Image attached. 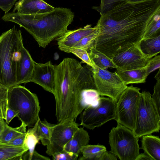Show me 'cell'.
Returning <instances> with one entry per match:
<instances>
[{"label":"cell","instance_id":"cell-1","mask_svg":"<svg viewBox=\"0 0 160 160\" xmlns=\"http://www.w3.org/2000/svg\"><path fill=\"white\" fill-rule=\"evenodd\" d=\"M160 11V0L123 2L101 15L96 26L93 47L111 59L140 43L154 15Z\"/></svg>","mask_w":160,"mask_h":160},{"label":"cell","instance_id":"cell-2","mask_svg":"<svg viewBox=\"0 0 160 160\" xmlns=\"http://www.w3.org/2000/svg\"><path fill=\"white\" fill-rule=\"evenodd\" d=\"M55 65V115L58 122L75 121L88 105L85 93L96 89L92 67L73 58Z\"/></svg>","mask_w":160,"mask_h":160},{"label":"cell","instance_id":"cell-3","mask_svg":"<svg viewBox=\"0 0 160 160\" xmlns=\"http://www.w3.org/2000/svg\"><path fill=\"white\" fill-rule=\"evenodd\" d=\"M74 17V13L71 9L57 8L52 11L39 14L8 12L2 19L23 27L32 36L40 47L45 48L68 30L67 27L73 22Z\"/></svg>","mask_w":160,"mask_h":160},{"label":"cell","instance_id":"cell-4","mask_svg":"<svg viewBox=\"0 0 160 160\" xmlns=\"http://www.w3.org/2000/svg\"><path fill=\"white\" fill-rule=\"evenodd\" d=\"M24 47L22 32L14 26L0 36V83L8 89L19 85V68Z\"/></svg>","mask_w":160,"mask_h":160},{"label":"cell","instance_id":"cell-5","mask_svg":"<svg viewBox=\"0 0 160 160\" xmlns=\"http://www.w3.org/2000/svg\"><path fill=\"white\" fill-rule=\"evenodd\" d=\"M7 106L17 112V117L28 128L33 127L40 119L38 97L24 86L19 84L8 89Z\"/></svg>","mask_w":160,"mask_h":160},{"label":"cell","instance_id":"cell-6","mask_svg":"<svg viewBox=\"0 0 160 160\" xmlns=\"http://www.w3.org/2000/svg\"><path fill=\"white\" fill-rule=\"evenodd\" d=\"M149 92H141L134 128L132 131L138 138L159 132L160 112Z\"/></svg>","mask_w":160,"mask_h":160},{"label":"cell","instance_id":"cell-7","mask_svg":"<svg viewBox=\"0 0 160 160\" xmlns=\"http://www.w3.org/2000/svg\"><path fill=\"white\" fill-rule=\"evenodd\" d=\"M110 152L120 160H136L139 154V138L132 130L118 123L109 133Z\"/></svg>","mask_w":160,"mask_h":160},{"label":"cell","instance_id":"cell-8","mask_svg":"<svg viewBox=\"0 0 160 160\" xmlns=\"http://www.w3.org/2000/svg\"><path fill=\"white\" fill-rule=\"evenodd\" d=\"M140 89L132 85L128 86L116 103L115 120L132 130L135 125Z\"/></svg>","mask_w":160,"mask_h":160},{"label":"cell","instance_id":"cell-9","mask_svg":"<svg viewBox=\"0 0 160 160\" xmlns=\"http://www.w3.org/2000/svg\"><path fill=\"white\" fill-rule=\"evenodd\" d=\"M116 103L109 97H100L97 105L87 107L80 114L79 125L93 130L108 121L115 120Z\"/></svg>","mask_w":160,"mask_h":160},{"label":"cell","instance_id":"cell-10","mask_svg":"<svg viewBox=\"0 0 160 160\" xmlns=\"http://www.w3.org/2000/svg\"><path fill=\"white\" fill-rule=\"evenodd\" d=\"M92 69L96 90L100 95L107 96L117 103L127 86L115 72H111L96 65Z\"/></svg>","mask_w":160,"mask_h":160},{"label":"cell","instance_id":"cell-11","mask_svg":"<svg viewBox=\"0 0 160 160\" xmlns=\"http://www.w3.org/2000/svg\"><path fill=\"white\" fill-rule=\"evenodd\" d=\"M79 125L75 121H63L53 124L46 153L52 156L62 151L64 146L78 129Z\"/></svg>","mask_w":160,"mask_h":160},{"label":"cell","instance_id":"cell-12","mask_svg":"<svg viewBox=\"0 0 160 160\" xmlns=\"http://www.w3.org/2000/svg\"><path fill=\"white\" fill-rule=\"evenodd\" d=\"M139 43L133 45L111 59L116 66L117 70L125 71L138 69L144 68L147 65L152 58L142 52Z\"/></svg>","mask_w":160,"mask_h":160},{"label":"cell","instance_id":"cell-13","mask_svg":"<svg viewBox=\"0 0 160 160\" xmlns=\"http://www.w3.org/2000/svg\"><path fill=\"white\" fill-rule=\"evenodd\" d=\"M55 65L49 61L44 63L35 62L31 82L53 94L55 91Z\"/></svg>","mask_w":160,"mask_h":160},{"label":"cell","instance_id":"cell-14","mask_svg":"<svg viewBox=\"0 0 160 160\" xmlns=\"http://www.w3.org/2000/svg\"><path fill=\"white\" fill-rule=\"evenodd\" d=\"M97 29L96 26L92 28L91 25H87L76 30H68L62 35L56 38L58 48L62 51L69 53V51L77 43Z\"/></svg>","mask_w":160,"mask_h":160},{"label":"cell","instance_id":"cell-15","mask_svg":"<svg viewBox=\"0 0 160 160\" xmlns=\"http://www.w3.org/2000/svg\"><path fill=\"white\" fill-rule=\"evenodd\" d=\"M55 8L43 0H19L15 3L13 12L24 14H39L52 11Z\"/></svg>","mask_w":160,"mask_h":160},{"label":"cell","instance_id":"cell-16","mask_svg":"<svg viewBox=\"0 0 160 160\" xmlns=\"http://www.w3.org/2000/svg\"><path fill=\"white\" fill-rule=\"evenodd\" d=\"M35 63L29 52L24 47L18 70V84L31 82Z\"/></svg>","mask_w":160,"mask_h":160},{"label":"cell","instance_id":"cell-17","mask_svg":"<svg viewBox=\"0 0 160 160\" xmlns=\"http://www.w3.org/2000/svg\"><path fill=\"white\" fill-rule=\"evenodd\" d=\"M89 140V136L87 131L83 128H79L64 146L63 150L79 156L81 153L82 147L88 145Z\"/></svg>","mask_w":160,"mask_h":160},{"label":"cell","instance_id":"cell-18","mask_svg":"<svg viewBox=\"0 0 160 160\" xmlns=\"http://www.w3.org/2000/svg\"><path fill=\"white\" fill-rule=\"evenodd\" d=\"M142 137L141 148L152 160H160V139L159 137L151 134L144 135Z\"/></svg>","mask_w":160,"mask_h":160},{"label":"cell","instance_id":"cell-19","mask_svg":"<svg viewBox=\"0 0 160 160\" xmlns=\"http://www.w3.org/2000/svg\"><path fill=\"white\" fill-rule=\"evenodd\" d=\"M115 72L126 85L145 83L147 77L146 66L141 68L128 70H117Z\"/></svg>","mask_w":160,"mask_h":160},{"label":"cell","instance_id":"cell-20","mask_svg":"<svg viewBox=\"0 0 160 160\" xmlns=\"http://www.w3.org/2000/svg\"><path fill=\"white\" fill-rule=\"evenodd\" d=\"M28 151L24 147H18L0 143V160H21Z\"/></svg>","mask_w":160,"mask_h":160},{"label":"cell","instance_id":"cell-21","mask_svg":"<svg viewBox=\"0 0 160 160\" xmlns=\"http://www.w3.org/2000/svg\"><path fill=\"white\" fill-rule=\"evenodd\" d=\"M87 51L93 63L100 68L107 70L109 68H116L111 59L93 47Z\"/></svg>","mask_w":160,"mask_h":160},{"label":"cell","instance_id":"cell-22","mask_svg":"<svg viewBox=\"0 0 160 160\" xmlns=\"http://www.w3.org/2000/svg\"><path fill=\"white\" fill-rule=\"evenodd\" d=\"M139 45L144 54L152 58L160 52V35L153 38L142 39Z\"/></svg>","mask_w":160,"mask_h":160},{"label":"cell","instance_id":"cell-23","mask_svg":"<svg viewBox=\"0 0 160 160\" xmlns=\"http://www.w3.org/2000/svg\"><path fill=\"white\" fill-rule=\"evenodd\" d=\"M106 150V147L102 145L88 144L82 147L81 150L82 156L78 160H100Z\"/></svg>","mask_w":160,"mask_h":160},{"label":"cell","instance_id":"cell-24","mask_svg":"<svg viewBox=\"0 0 160 160\" xmlns=\"http://www.w3.org/2000/svg\"><path fill=\"white\" fill-rule=\"evenodd\" d=\"M26 125L21 123V125L16 128L9 126L6 122L4 129L0 136V143H7L14 138L26 132Z\"/></svg>","mask_w":160,"mask_h":160},{"label":"cell","instance_id":"cell-25","mask_svg":"<svg viewBox=\"0 0 160 160\" xmlns=\"http://www.w3.org/2000/svg\"><path fill=\"white\" fill-rule=\"evenodd\" d=\"M53 124L45 119L41 121L39 119L36 122V132L40 140L44 146H47L50 142L51 131Z\"/></svg>","mask_w":160,"mask_h":160},{"label":"cell","instance_id":"cell-26","mask_svg":"<svg viewBox=\"0 0 160 160\" xmlns=\"http://www.w3.org/2000/svg\"><path fill=\"white\" fill-rule=\"evenodd\" d=\"M40 140L36 132V123L34 126L29 128L26 132L24 141V147L28 149V152L26 153L28 156V160L32 154L37 144Z\"/></svg>","mask_w":160,"mask_h":160},{"label":"cell","instance_id":"cell-27","mask_svg":"<svg viewBox=\"0 0 160 160\" xmlns=\"http://www.w3.org/2000/svg\"><path fill=\"white\" fill-rule=\"evenodd\" d=\"M160 35V11L154 16L146 29L142 39L156 37Z\"/></svg>","mask_w":160,"mask_h":160},{"label":"cell","instance_id":"cell-28","mask_svg":"<svg viewBox=\"0 0 160 160\" xmlns=\"http://www.w3.org/2000/svg\"><path fill=\"white\" fill-rule=\"evenodd\" d=\"M101 0V3L99 6L92 7V9L99 12L100 15L123 2H127V0Z\"/></svg>","mask_w":160,"mask_h":160},{"label":"cell","instance_id":"cell-29","mask_svg":"<svg viewBox=\"0 0 160 160\" xmlns=\"http://www.w3.org/2000/svg\"><path fill=\"white\" fill-rule=\"evenodd\" d=\"M98 33L97 29L93 32L83 38L77 43L72 48H79L88 50L93 46L94 41L97 37Z\"/></svg>","mask_w":160,"mask_h":160},{"label":"cell","instance_id":"cell-30","mask_svg":"<svg viewBox=\"0 0 160 160\" xmlns=\"http://www.w3.org/2000/svg\"><path fill=\"white\" fill-rule=\"evenodd\" d=\"M71 53L79 58L83 63L93 68L95 65L91 60L87 50L79 48H73L69 51V53Z\"/></svg>","mask_w":160,"mask_h":160},{"label":"cell","instance_id":"cell-31","mask_svg":"<svg viewBox=\"0 0 160 160\" xmlns=\"http://www.w3.org/2000/svg\"><path fill=\"white\" fill-rule=\"evenodd\" d=\"M157 82L154 87L153 93L151 97L155 104L158 111L160 112V68L155 76Z\"/></svg>","mask_w":160,"mask_h":160},{"label":"cell","instance_id":"cell-32","mask_svg":"<svg viewBox=\"0 0 160 160\" xmlns=\"http://www.w3.org/2000/svg\"><path fill=\"white\" fill-rule=\"evenodd\" d=\"M160 67V56L156 55L152 58L146 66V72L147 76L150 73Z\"/></svg>","mask_w":160,"mask_h":160},{"label":"cell","instance_id":"cell-33","mask_svg":"<svg viewBox=\"0 0 160 160\" xmlns=\"http://www.w3.org/2000/svg\"><path fill=\"white\" fill-rule=\"evenodd\" d=\"M52 156V159L54 160H76L79 156L63 150Z\"/></svg>","mask_w":160,"mask_h":160},{"label":"cell","instance_id":"cell-34","mask_svg":"<svg viewBox=\"0 0 160 160\" xmlns=\"http://www.w3.org/2000/svg\"><path fill=\"white\" fill-rule=\"evenodd\" d=\"M18 0H0V8L7 13L10 10Z\"/></svg>","mask_w":160,"mask_h":160},{"label":"cell","instance_id":"cell-35","mask_svg":"<svg viewBox=\"0 0 160 160\" xmlns=\"http://www.w3.org/2000/svg\"><path fill=\"white\" fill-rule=\"evenodd\" d=\"M25 134L26 133L17 137L5 144L15 146L24 147V141Z\"/></svg>","mask_w":160,"mask_h":160},{"label":"cell","instance_id":"cell-36","mask_svg":"<svg viewBox=\"0 0 160 160\" xmlns=\"http://www.w3.org/2000/svg\"><path fill=\"white\" fill-rule=\"evenodd\" d=\"M18 115L17 112L8 107L5 119L6 123L8 125L14 118L18 117Z\"/></svg>","mask_w":160,"mask_h":160},{"label":"cell","instance_id":"cell-37","mask_svg":"<svg viewBox=\"0 0 160 160\" xmlns=\"http://www.w3.org/2000/svg\"><path fill=\"white\" fill-rule=\"evenodd\" d=\"M7 108V101L0 100V115L5 120Z\"/></svg>","mask_w":160,"mask_h":160},{"label":"cell","instance_id":"cell-38","mask_svg":"<svg viewBox=\"0 0 160 160\" xmlns=\"http://www.w3.org/2000/svg\"><path fill=\"white\" fill-rule=\"evenodd\" d=\"M8 89L0 83V100L7 101Z\"/></svg>","mask_w":160,"mask_h":160},{"label":"cell","instance_id":"cell-39","mask_svg":"<svg viewBox=\"0 0 160 160\" xmlns=\"http://www.w3.org/2000/svg\"><path fill=\"white\" fill-rule=\"evenodd\" d=\"M117 158L115 155L107 150L102 155L100 160H117Z\"/></svg>","mask_w":160,"mask_h":160},{"label":"cell","instance_id":"cell-40","mask_svg":"<svg viewBox=\"0 0 160 160\" xmlns=\"http://www.w3.org/2000/svg\"><path fill=\"white\" fill-rule=\"evenodd\" d=\"M50 160V159L48 157L42 156L39 153L35 150L29 160Z\"/></svg>","mask_w":160,"mask_h":160},{"label":"cell","instance_id":"cell-41","mask_svg":"<svg viewBox=\"0 0 160 160\" xmlns=\"http://www.w3.org/2000/svg\"><path fill=\"white\" fill-rule=\"evenodd\" d=\"M152 160V159L145 152L139 153L136 160Z\"/></svg>","mask_w":160,"mask_h":160},{"label":"cell","instance_id":"cell-42","mask_svg":"<svg viewBox=\"0 0 160 160\" xmlns=\"http://www.w3.org/2000/svg\"><path fill=\"white\" fill-rule=\"evenodd\" d=\"M3 118H0V136L4 128L5 122Z\"/></svg>","mask_w":160,"mask_h":160},{"label":"cell","instance_id":"cell-43","mask_svg":"<svg viewBox=\"0 0 160 160\" xmlns=\"http://www.w3.org/2000/svg\"><path fill=\"white\" fill-rule=\"evenodd\" d=\"M148 0H127V2L132 3H136L144 2Z\"/></svg>","mask_w":160,"mask_h":160},{"label":"cell","instance_id":"cell-44","mask_svg":"<svg viewBox=\"0 0 160 160\" xmlns=\"http://www.w3.org/2000/svg\"><path fill=\"white\" fill-rule=\"evenodd\" d=\"M0 118H2V117L0 115Z\"/></svg>","mask_w":160,"mask_h":160}]
</instances>
